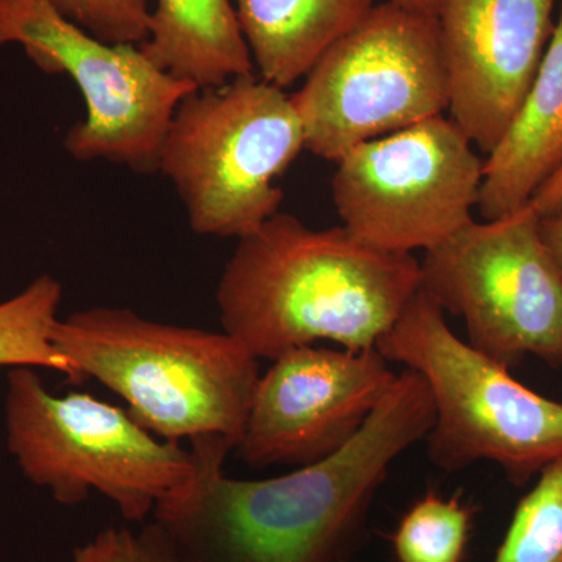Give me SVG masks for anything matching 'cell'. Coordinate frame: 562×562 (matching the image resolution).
Masks as SVG:
<instances>
[{
    "mask_svg": "<svg viewBox=\"0 0 562 562\" xmlns=\"http://www.w3.org/2000/svg\"><path fill=\"white\" fill-rule=\"evenodd\" d=\"M432 424L430 390L405 368L349 443L286 475L231 479L224 462L235 446L221 436L194 439V479L158 503L151 519L187 562L341 561L360 541L392 464Z\"/></svg>",
    "mask_w": 562,
    "mask_h": 562,
    "instance_id": "cell-1",
    "label": "cell"
},
{
    "mask_svg": "<svg viewBox=\"0 0 562 562\" xmlns=\"http://www.w3.org/2000/svg\"><path fill=\"white\" fill-rule=\"evenodd\" d=\"M420 281L413 255L371 249L344 227L313 231L279 211L238 239L216 302L222 331L273 361L319 341L376 349Z\"/></svg>",
    "mask_w": 562,
    "mask_h": 562,
    "instance_id": "cell-2",
    "label": "cell"
},
{
    "mask_svg": "<svg viewBox=\"0 0 562 562\" xmlns=\"http://www.w3.org/2000/svg\"><path fill=\"white\" fill-rule=\"evenodd\" d=\"M52 342L83 380L124 398L132 419L157 438L221 436L235 449L241 441L260 360L228 333L94 306L58 319Z\"/></svg>",
    "mask_w": 562,
    "mask_h": 562,
    "instance_id": "cell-3",
    "label": "cell"
},
{
    "mask_svg": "<svg viewBox=\"0 0 562 562\" xmlns=\"http://www.w3.org/2000/svg\"><path fill=\"white\" fill-rule=\"evenodd\" d=\"M376 350L424 376L435 405L424 441L441 471L494 462L509 483L524 486L562 457V402L531 391L458 338L427 292L414 295Z\"/></svg>",
    "mask_w": 562,
    "mask_h": 562,
    "instance_id": "cell-4",
    "label": "cell"
},
{
    "mask_svg": "<svg viewBox=\"0 0 562 562\" xmlns=\"http://www.w3.org/2000/svg\"><path fill=\"white\" fill-rule=\"evenodd\" d=\"M302 150L305 132L291 95L251 74L181 99L158 173L176 188L192 232L241 239L279 213L276 181Z\"/></svg>",
    "mask_w": 562,
    "mask_h": 562,
    "instance_id": "cell-5",
    "label": "cell"
},
{
    "mask_svg": "<svg viewBox=\"0 0 562 562\" xmlns=\"http://www.w3.org/2000/svg\"><path fill=\"white\" fill-rule=\"evenodd\" d=\"M3 406L11 457L60 505L101 492L127 522L140 524L198 472L192 449L157 438L127 409L87 392L52 394L32 368L11 369Z\"/></svg>",
    "mask_w": 562,
    "mask_h": 562,
    "instance_id": "cell-6",
    "label": "cell"
},
{
    "mask_svg": "<svg viewBox=\"0 0 562 562\" xmlns=\"http://www.w3.org/2000/svg\"><path fill=\"white\" fill-rule=\"evenodd\" d=\"M305 149L338 162L366 140L403 131L449 109L438 21L380 3L336 41L291 94Z\"/></svg>",
    "mask_w": 562,
    "mask_h": 562,
    "instance_id": "cell-7",
    "label": "cell"
},
{
    "mask_svg": "<svg viewBox=\"0 0 562 562\" xmlns=\"http://www.w3.org/2000/svg\"><path fill=\"white\" fill-rule=\"evenodd\" d=\"M9 44L44 74H65L79 88L87 116L63 140L74 160L158 173L173 111L195 87L155 66L139 46L94 38L50 0H0V47Z\"/></svg>",
    "mask_w": 562,
    "mask_h": 562,
    "instance_id": "cell-8",
    "label": "cell"
},
{
    "mask_svg": "<svg viewBox=\"0 0 562 562\" xmlns=\"http://www.w3.org/2000/svg\"><path fill=\"white\" fill-rule=\"evenodd\" d=\"M420 290L461 317L468 342L505 368L532 355L562 366V276L530 205L475 222L425 251Z\"/></svg>",
    "mask_w": 562,
    "mask_h": 562,
    "instance_id": "cell-9",
    "label": "cell"
},
{
    "mask_svg": "<svg viewBox=\"0 0 562 562\" xmlns=\"http://www.w3.org/2000/svg\"><path fill=\"white\" fill-rule=\"evenodd\" d=\"M473 147L443 114L353 147L331 180L341 227L390 254L441 246L479 205L484 161Z\"/></svg>",
    "mask_w": 562,
    "mask_h": 562,
    "instance_id": "cell-10",
    "label": "cell"
},
{
    "mask_svg": "<svg viewBox=\"0 0 562 562\" xmlns=\"http://www.w3.org/2000/svg\"><path fill=\"white\" fill-rule=\"evenodd\" d=\"M376 349H292L260 380L236 452L262 471L313 464L341 450L391 390L398 372Z\"/></svg>",
    "mask_w": 562,
    "mask_h": 562,
    "instance_id": "cell-11",
    "label": "cell"
},
{
    "mask_svg": "<svg viewBox=\"0 0 562 562\" xmlns=\"http://www.w3.org/2000/svg\"><path fill=\"white\" fill-rule=\"evenodd\" d=\"M558 0H439L450 120L490 154L541 68Z\"/></svg>",
    "mask_w": 562,
    "mask_h": 562,
    "instance_id": "cell-12",
    "label": "cell"
},
{
    "mask_svg": "<svg viewBox=\"0 0 562 562\" xmlns=\"http://www.w3.org/2000/svg\"><path fill=\"white\" fill-rule=\"evenodd\" d=\"M562 168V2L541 68L508 128L484 161L479 210L484 221L525 209Z\"/></svg>",
    "mask_w": 562,
    "mask_h": 562,
    "instance_id": "cell-13",
    "label": "cell"
},
{
    "mask_svg": "<svg viewBox=\"0 0 562 562\" xmlns=\"http://www.w3.org/2000/svg\"><path fill=\"white\" fill-rule=\"evenodd\" d=\"M373 7L375 0H235L255 69L261 80L284 91L305 79Z\"/></svg>",
    "mask_w": 562,
    "mask_h": 562,
    "instance_id": "cell-14",
    "label": "cell"
},
{
    "mask_svg": "<svg viewBox=\"0 0 562 562\" xmlns=\"http://www.w3.org/2000/svg\"><path fill=\"white\" fill-rule=\"evenodd\" d=\"M139 49L169 76L195 88L255 74L232 0H157Z\"/></svg>",
    "mask_w": 562,
    "mask_h": 562,
    "instance_id": "cell-15",
    "label": "cell"
},
{
    "mask_svg": "<svg viewBox=\"0 0 562 562\" xmlns=\"http://www.w3.org/2000/svg\"><path fill=\"white\" fill-rule=\"evenodd\" d=\"M61 301L60 281L43 273L20 294L0 302V366L50 369L69 383L85 382L76 366L52 342Z\"/></svg>",
    "mask_w": 562,
    "mask_h": 562,
    "instance_id": "cell-16",
    "label": "cell"
},
{
    "mask_svg": "<svg viewBox=\"0 0 562 562\" xmlns=\"http://www.w3.org/2000/svg\"><path fill=\"white\" fill-rule=\"evenodd\" d=\"M473 508L461 495L430 491L414 502L392 535L397 562H464Z\"/></svg>",
    "mask_w": 562,
    "mask_h": 562,
    "instance_id": "cell-17",
    "label": "cell"
},
{
    "mask_svg": "<svg viewBox=\"0 0 562 562\" xmlns=\"http://www.w3.org/2000/svg\"><path fill=\"white\" fill-rule=\"evenodd\" d=\"M492 562H562V457L517 503Z\"/></svg>",
    "mask_w": 562,
    "mask_h": 562,
    "instance_id": "cell-18",
    "label": "cell"
},
{
    "mask_svg": "<svg viewBox=\"0 0 562 562\" xmlns=\"http://www.w3.org/2000/svg\"><path fill=\"white\" fill-rule=\"evenodd\" d=\"M66 20L72 21L106 44L140 46L149 36L147 0H50Z\"/></svg>",
    "mask_w": 562,
    "mask_h": 562,
    "instance_id": "cell-19",
    "label": "cell"
},
{
    "mask_svg": "<svg viewBox=\"0 0 562 562\" xmlns=\"http://www.w3.org/2000/svg\"><path fill=\"white\" fill-rule=\"evenodd\" d=\"M70 562H187L160 525L110 527L76 547Z\"/></svg>",
    "mask_w": 562,
    "mask_h": 562,
    "instance_id": "cell-20",
    "label": "cell"
},
{
    "mask_svg": "<svg viewBox=\"0 0 562 562\" xmlns=\"http://www.w3.org/2000/svg\"><path fill=\"white\" fill-rule=\"evenodd\" d=\"M528 205L539 220L562 214V168L536 191Z\"/></svg>",
    "mask_w": 562,
    "mask_h": 562,
    "instance_id": "cell-21",
    "label": "cell"
},
{
    "mask_svg": "<svg viewBox=\"0 0 562 562\" xmlns=\"http://www.w3.org/2000/svg\"><path fill=\"white\" fill-rule=\"evenodd\" d=\"M539 235L562 276V214L539 220Z\"/></svg>",
    "mask_w": 562,
    "mask_h": 562,
    "instance_id": "cell-22",
    "label": "cell"
},
{
    "mask_svg": "<svg viewBox=\"0 0 562 562\" xmlns=\"http://www.w3.org/2000/svg\"><path fill=\"white\" fill-rule=\"evenodd\" d=\"M390 2L402 7V9L414 11V13L432 18H436L439 7V0H390Z\"/></svg>",
    "mask_w": 562,
    "mask_h": 562,
    "instance_id": "cell-23",
    "label": "cell"
},
{
    "mask_svg": "<svg viewBox=\"0 0 562 562\" xmlns=\"http://www.w3.org/2000/svg\"><path fill=\"white\" fill-rule=\"evenodd\" d=\"M338 562H358V561L351 560V558H344V560L338 561Z\"/></svg>",
    "mask_w": 562,
    "mask_h": 562,
    "instance_id": "cell-24",
    "label": "cell"
}]
</instances>
